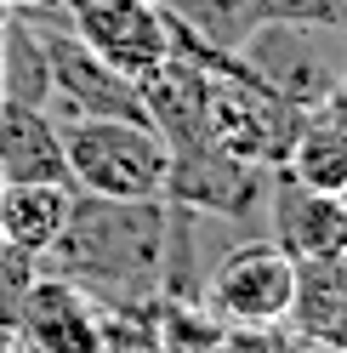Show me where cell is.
Returning a JSON list of instances; mask_svg holds the SVG:
<instances>
[{
    "label": "cell",
    "instance_id": "obj_1",
    "mask_svg": "<svg viewBox=\"0 0 347 353\" xmlns=\"http://www.w3.org/2000/svg\"><path fill=\"white\" fill-rule=\"evenodd\" d=\"M63 171L97 200L132 205V200L165 194L177 160H171V143L154 125L125 120V114H92L63 137Z\"/></svg>",
    "mask_w": 347,
    "mask_h": 353
},
{
    "label": "cell",
    "instance_id": "obj_2",
    "mask_svg": "<svg viewBox=\"0 0 347 353\" xmlns=\"http://www.w3.org/2000/svg\"><path fill=\"white\" fill-rule=\"evenodd\" d=\"M80 46L120 80H154L171 63V23L154 0H92L74 12Z\"/></svg>",
    "mask_w": 347,
    "mask_h": 353
},
{
    "label": "cell",
    "instance_id": "obj_3",
    "mask_svg": "<svg viewBox=\"0 0 347 353\" xmlns=\"http://www.w3.org/2000/svg\"><path fill=\"white\" fill-rule=\"evenodd\" d=\"M296 302V256L285 245H240L211 274V307L228 325H285Z\"/></svg>",
    "mask_w": 347,
    "mask_h": 353
},
{
    "label": "cell",
    "instance_id": "obj_4",
    "mask_svg": "<svg viewBox=\"0 0 347 353\" xmlns=\"http://www.w3.org/2000/svg\"><path fill=\"white\" fill-rule=\"evenodd\" d=\"M63 228H69V188L63 183H40V176L0 183V245L34 256L52 251Z\"/></svg>",
    "mask_w": 347,
    "mask_h": 353
},
{
    "label": "cell",
    "instance_id": "obj_5",
    "mask_svg": "<svg viewBox=\"0 0 347 353\" xmlns=\"http://www.w3.org/2000/svg\"><path fill=\"white\" fill-rule=\"evenodd\" d=\"M291 314L302 319V336L347 342V251L341 256H308L296 262V302Z\"/></svg>",
    "mask_w": 347,
    "mask_h": 353
},
{
    "label": "cell",
    "instance_id": "obj_6",
    "mask_svg": "<svg viewBox=\"0 0 347 353\" xmlns=\"http://www.w3.org/2000/svg\"><path fill=\"white\" fill-rule=\"evenodd\" d=\"M0 176H40V183H69L63 171V137H52L34 108L0 103Z\"/></svg>",
    "mask_w": 347,
    "mask_h": 353
},
{
    "label": "cell",
    "instance_id": "obj_7",
    "mask_svg": "<svg viewBox=\"0 0 347 353\" xmlns=\"http://www.w3.org/2000/svg\"><path fill=\"white\" fill-rule=\"evenodd\" d=\"M23 330L40 353H97V325H92V314L80 307V296L69 285H40L29 296Z\"/></svg>",
    "mask_w": 347,
    "mask_h": 353
},
{
    "label": "cell",
    "instance_id": "obj_8",
    "mask_svg": "<svg viewBox=\"0 0 347 353\" xmlns=\"http://www.w3.org/2000/svg\"><path fill=\"white\" fill-rule=\"evenodd\" d=\"M291 183L302 194H341L347 188V125L319 114L291 143Z\"/></svg>",
    "mask_w": 347,
    "mask_h": 353
},
{
    "label": "cell",
    "instance_id": "obj_9",
    "mask_svg": "<svg viewBox=\"0 0 347 353\" xmlns=\"http://www.w3.org/2000/svg\"><path fill=\"white\" fill-rule=\"evenodd\" d=\"M302 205L291 216V256L308 262V256H341L347 251V223H341V205L336 194H302Z\"/></svg>",
    "mask_w": 347,
    "mask_h": 353
},
{
    "label": "cell",
    "instance_id": "obj_10",
    "mask_svg": "<svg viewBox=\"0 0 347 353\" xmlns=\"http://www.w3.org/2000/svg\"><path fill=\"white\" fill-rule=\"evenodd\" d=\"M222 353H291V336L279 325H233Z\"/></svg>",
    "mask_w": 347,
    "mask_h": 353
},
{
    "label": "cell",
    "instance_id": "obj_11",
    "mask_svg": "<svg viewBox=\"0 0 347 353\" xmlns=\"http://www.w3.org/2000/svg\"><path fill=\"white\" fill-rule=\"evenodd\" d=\"M324 114H330L336 125H347V69H341V80H336V92H330V103H324Z\"/></svg>",
    "mask_w": 347,
    "mask_h": 353
},
{
    "label": "cell",
    "instance_id": "obj_12",
    "mask_svg": "<svg viewBox=\"0 0 347 353\" xmlns=\"http://www.w3.org/2000/svg\"><path fill=\"white\" fill-rule=\"evenodd\" d=\"M291 353H341V347L324 342V336H302V342H291Z\"/></svg>",
    "mask_w": 347,
    "mask_h": 353
},
{
    "label": "cell",
    "instance_id": "obj_13",
    "mask_svg": "<svg viewBox=\"0 0 347 353\" xmlns=\"http://www.w3.org/2000/svg\"><path fill=\"white\" fill-rule=\"evenodd\" d=\"M0 103H6V46H0Z\"/></svg>",
    "mask_w": 347,
    "mask_h": 353
},
{
    "label": "cell",
    "instance_id": "obj_14",
    "mask_svg": "<svg viewBox=\"0 0 347 353\" xmlns=\"http://www.w3.org/2000/svg\"><path fill=\"white\" fill-rule=\"evenodd\" d=\"M6 6H52V0H6Z\"/></svg>",
    "mask_w": 347,
    "mask_h": 353
},
{
    "label": "cell",
    "instance_id": "obj_15",
    "mask_svg": "<svg viewBox=\"0 0 347 353\" xmlns=\"http://www.w3.org/2000/svg\"><path fill=\"white\" fill-rule=\"evenodd\" d=\"M336 205H341V223H347V188H341V194H336Z\"/></svg>",
    "mask_w": 347,
    "mask_h": 353
},
{
    "label": "cell",
    "instance_id": "obj_16",
    "mask_svg": "<svg viewBox=\"0 0 347 353\" xmlns=\"http://www.w3.org/2000/svg\"><path fill=\"white\" fill-rule=\"evenodd\" d=\"M63 6H69V12H80V6H92V0H63Z\"/></svg>",
    "mask_w": 347,
    "mask_h": 353
},
{
    "label": "cell",
    "instance_id": "obj_17",
    "mask_svg": "<svg viewBox=\"0 0 347 353\" xmlns=\"http://www.w3.org/2000/svg\"><path fill=\"white\" fill-rule=\"evenodd\" d=\"M0 183H6V176H0Z\"/></svg>",
    "mask_w": 347,
    "mask_h": 353
},
{
    "label": "cell",
    "instance_id": "obj_18",
    "mask_svg": "<svg viewBox=\"0 0 347 353\" xmlns=\"http://www.w3.org/2000/svg\"><path fill=\"white\" fill-rule=\"evenodd\" d=\"M341 353H347V347H341Z\"/></svg>",
    "mask_w": 347,
    "mask_h": 353
}]
</instances>
